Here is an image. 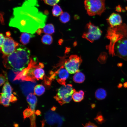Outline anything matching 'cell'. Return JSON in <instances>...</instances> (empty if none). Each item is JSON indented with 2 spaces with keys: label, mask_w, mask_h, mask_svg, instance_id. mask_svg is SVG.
I'll list each match as a JSON object with an SVG mask.
<instances>
[{
  "label": "cell",
  "mask_w": 127,
  "mask_h": 127,
  "mask_svg": "<svg viewBox=\"0 0 127 127\" xmlns=\"http://www.w3.org/2000/svg\"><path fill=\"white\" fill-rule=\"evenodd\" d=\"M37 0H25L22 5L14 8L9 26L16 28L21 32L34 34L45 26L47 16L40 11Z\"/></svg>",
  "instance_id": "6da1fadb"
},
{
  "label": "cell",
  "mask_w": 127,
  "mask_h": 127,
  "mask_svg": "<svg viewBox=\"0 0 127 127\" xmlns=\"http://www.w3.org/2000/svg\"><path fill=\"white\" fill-rule=\"evenodd\" d=\"M106 37L110 40L109 44L106 46L110 55L115 56L114 46L119 40L127 37V27L123 24L115 27L109 26L107 28Z\"/></svg>",
  "instance_id": "7a4b0ae2"
},
{
  "label": "cell",
  "mask_w": 127,
  "mask_h": 127,
  "mask_svg": "<svg viewBox=\"0 0 127 127\" xmlns=\"http://www.w3.org/2000/svg\"><path fill=\"white\" fill-rule=\"evenodd\" d=\"M3 57L4 66L8 69L20 71L27 67L19 57L15 51L9 55H3Z\"/></svg>",
  "instance_id": "3957f363"
},
{
  "label": "cell",
  "mask_w": 127,
  "mask_h": 127,
  "mask_svg": "<svg viewBox=\"0 0 127 127\" xmlns=\"http://www.w3.org/2000/svg\"><path fill=\"white\" fill-rule=\"evenodd\" d=\"M84 7L89 15L100 16L106 9L105 0H85Z\"/></svg>",
  "instance_id": "277c9868"
},
{
  "label": "cell",
  "mask_w": 127,
  "mask_h": 127,
  "mask_svg": "<svg viewBox=\"0 0 127 127\" xmlns=\"http://www.w3.org/2000/svg\"><path fill=\"white\" fill-rule=\"evenodd\" d=\"M76 91L71 84L63 85L57 90V93L54 97L61 105L69 103L71 100L72 95Z\"/></svg>",
  "instance_id": "5b68a950"
},
{
  "label": "cell",
  "mask_w": 127,
  "mask_h": 127,
  "mask_svg": "<svg viewBox=\"0 0 127 127\" xmlns=\"http://www.w3.org/2000/svg\"><path fill=\"white\" fill-rule=\"evenodd\" d=\"M86 28L87 32L83 34V38L92 43L100 37L102 32L98 27L89 22L87 24Z\"/></svg>",
  "instance_id": "8992f818"
},
{
  "label": "cell",
  "mask_w": 127,
  "mask_h": 127,
  "mask_svg": "<svg viewBox=\"0 0 127 127\" xmlns=\"http://www.w3.org/2000/svg\"><path fill=\"white\" fill-rule=\"evenodd\" d=\"M82 62L81 58L76 55H71L64 60V66L69 73L73 74L79 71V66Z\"/></svg>",
  "instance_id": "52a82bcc"
},
{
  "label": "cell",
  "mask_w": 127,
  "mask_h": 127,
  "mask_svg": "<svg viewBox=\"0 0 127 127\" xmlns=\"http://www.w3.org/2000/svg\"><path fill=\"white\" fill-rule=\"evenodd\" d=\"M69 73L63 64L56 71H51V75L49 78L51 81L56 79L60 84L65 85L66 81L69 75Z\"/></svg>",
  "instance_id": "ba28073f"
},
{
  "label": "cell",
  "mask_w": 127,
  "mask_h": 127,
  "mask_svg": "<svg viewBox=\"0 0 127 127\" xmlns=\"http://www.w3.org/2000/svg\"><path fill=\"white\" fill-rule=\"evenodd\" d=\"M19 44L10 36L5 37L4 43L0 48L3 55L8 56L15 52Z\"/></svg>",
  "instance_id": "9c48e42d"
},
{
  "label": "cell",
  "mask_w": 127,
  "mask_h": 127,
  "mask_svg": "<svg viewBox=\"0 0 127 127\" xmlns=\"http://www.w3.org/2000/svg\"><path fill=\"white\" fill-rule=\"evenodd\" d=\"M115 56L127 61V38H123L118 41L114 46Z\"/></svg>",
  "instance_id": "30bf717a"
},
{
  "label": "cell",
  "mask_w": 127,
  "mask_h": 127,
  "mask_svg": "<svg viewBox=\"0 0 127 127\" xmlns=\"http://www.w3.org/2000/svg\"><path fill=\"white\" fill-rule=\"evenodd\" d=\"M15 51L21 60L28 67L31 58L30 50L23 45H20L17 48Z\"/></svg>",
  "instance_id": "8fae6325"
},
{
  "label": "cell",
  "mask_w": 127,
  "mask_h": 127,
  "mask_svg": "<svg viewBox=\"0 0 127 127\" xmlns=\"http://www.w3.org/2000/svg\"><path fill=\"white\" fill-rule=\"evenodd\" d=\"M36 84V82L29 81H24L20 84L21 90L25 95H28L34 91L35 86Z\"/></svg>",
  "instance_id": "7c38bea8"
},
{
  "label": "cell",
  "mask_w": 127,
  "mask_h": 127,
  "mask_svg": "<svg viewBox=\"0 0 127 127\" xmlns=\"http://www.w3.org/2000/svg\"><path fill=\"white\" fill-rule=\"evenodd\" d=\"M107 23L111 27H115L122 24V21L121 17L119 14L112 13L107 19Z\"/></svg>",
  "instance_id": "4fadbf2b"
},
{
  "label": "cell",
  "mask_w": 127,
  "mask_h": 127,
  "mask_svg": "<svg viewBox=\"0 0 127 127\" xmlns=\"http://www.w3.org/2000/svg\"><path fill=\"white\" fill-rule=\"evenodd\" d=\"M12 89L7 79L3 86L2 93L10 99L13 95L12 94Z\"/></svg>",
  "instance_id": "5bb4252c"
},
{
  "label": "cell",
  "mask_w": 127,
  "mask_h": 127,
  "mask_svg": "<svg viewBox=\"0 0 127 127\" xmlns=\"http://www.w3.org/2000/svg\"><path fill=\"white\" fill-rule=\"evenodd\" d=\"M33 34L24 32L21 35L20 37V41L24 45L28 44L30 40L35 37Z\"/></svg>",
  "instance_id": "9a60e30c"
},
{
  "label": "cell",
  "mask_w": 127,
  "mask_h": 127,
  "mask_svg": "<svg viewBox=\"0 0 127 127\" xmlns=\"http://www.w3.org/2000/svg\"><path fill=\"white\" fill-rule=\"evenodd\" d=\"M107 95L106 90L102 88H99L96 90L95 93V98L98 100H101L104 99Z\"/></svg>",
  "instance_id": "2e32d148"
},
{
  "label": "cell",
  "mask_w": 127,
  "mask_h": 127,
  "mask_svg": "<svg viewBox=\"0 0 127 127\" xmlns=\"http://www.w3.org/2000/svg\"><path fill=\"white\" fill-rule=\"evenodd\" d=\"M84 92L82 90L78 91H75L72 95V98L73 101L77 102L82 101L84 98Z\"/></svg>",
  "instance_id": "e0dca14e"
},
{
  "label": "cell",
  "mask_w": 127,
  "mask_h": 127,
  "mask_svg": "<svg viewBox=\"0 0 127 127\" xmlns=\"http://www.w3.org/2000/svg\"><path fill=\"white\" fill-rule=\"evenodd\" d=\"M85 79L84 74L79 71L76 72L73 77V79L76 83H81L83 82Z\"/></svg>",
  "instance_id": "ac0fdd59"
},
{
  "label": "cell",
  "mask_w": 127,
  "mask_h": 127,
  "mask_svg": "<svg viewBox=\"0 0 127 127\" xmlns=\"http://www.w3.org/2000/svg\"><path fill=\"white\" fill-rule=\"evenodd\" d=\"M42 31V32L47 34H52L55 32L54 26L51 24H48L44 26Z\"/></svg>",
  "instance_id": "d6986e66"
},
{
  "label": "cell",
  "mask_w": 127,
  "mask_h": 127,
  "mask_svg": "<svg viewBox=\"0 0 127 127\" xmlns=\"http://www.w3.org/2000/svg\"><path fill=\"white\" fill-rule=\"evenodd\" d=\"M45 91V88L41 84L36 85L34 89V94L38 96H40L44 94Z\"/></svg>",
  "instance_id": "ffe728a7"
},
{
  "label": "cell",
  "mask_w": 127,
  "mask_h": 127,
  "mask_svg": "<svg viewBox=\"0 0 127 127\" xmlns=\"http://www.w3.org/2000/svg\"><path fill=\"white\" fill-rule=\"evenodd\" d=\"M27 100L30 105H36L37 102V99L36 97L32 93H30L27 97Z\"/></svg>",
  "instance_id": "44dd1931"
},
{
  "label": "cell",
  "mask_w": 127,
  "mask_h": 127,
  "mask_svg": "<svg viewBox=\"0 0 127 127\" xmlns=\"http://www.w3.org/2000/svg\"><path fill=\"white\" fill-rule=\"evenodd\" d=\"M53 39L52 37L48 34L44 35L41 38L42 42L44 44L49 45L52 43Z\"/></svg>",
  "instance_id": "7402d4cb"
},
{
  "label": "cell",
  "mask_w": 127,
  "mask_h": 127,
  "mask_svg": "<svg viewBox=\"0 0 127 127\" xmlns=\"http://www.w3.org/2000/svg\"><path fill=\"white\" fill-rule=\"evenodd\" d=\"M63 13L62 10L59 5L56 4L53 6L52 10V13L53 16H58Z\"/></svg>",
  "instance_id": "603a6c76"
},
{
  "label": "cell",
  "mask_w": 127,
  "mask_h": 127,
  "mask_svg": "<svg viewBox=\"0 0 127 127\" xmlns=\"http://www.w3.org/2000/svg\"><path fill=\"white\" fill-rule=\"evenodd\" d=\"M10 102L9 98L6 96L3 93H1L0 95V104L5 107H8Z\"/></svg>",
  "instance_id": "cb8c5ba5"
},
{
  "label": "cell",
  "mask_w": 127,
  "mask_h": 127,
  "mask_svg": "<svg viewBox=\"0 0 127 127\" xmlns=\"http://www.w3.org/2000/svg\"><path fill=\"white\" fill-rule=\"evenodd\" d=\"M60 22L64 23L68 22L70 19L69 14L67 12H63L60 15L59 18Z\"/></svg>",
  "instance_id": "d4e9b609"
},
{
  "label": "cell",
  "mask_w": 127,
  "mask_h": 127,
  "mask_svg": "<svg viewBox=\"0 0 127 127\" xmlns=\"http://www.w3.org/2000/svg\"><path fill=\"white\" fill-rule=\"evenodd\" d=\"M9 70L8 73V78L12 83H14L15 79L19 71H17L12 69Z\"/></svg>",
  "instance_id": "484cf974"
},
{
  "label": "cell",
  "mask_w": 127,
  "mask_h": 127,
  "mask_svg": "<svg viewBox=\"0 0 127 127\" xmlns=\"http://www.w3.org/2000/svg\"><path fill=\"white\" fill-rule=\"evenodd\" d=\"M99 124H101L105 121L103 117L100 112H98L94 119Z\"/></svg>",
  "instance_id": "4316f807"
},
{
  "label": "cell",
  "mask_w": 127,
  "mask_h": 127,
  "mask_svg": "<svg viewBox=\"0 0 127 127\" xmlns=\"http://www.w3.org/2000/svg\"><path fill=\"white\" fill-rule=\"evenodd\" d=\"M28 108L25 109L23 112V115L24 119L26 118L30 117L34 113V112L28 106Z\"/></svg>",
  "instance_id": "83f0119b"
},
{
  "label": "cell",
  "mask_w": 127,
  "mask_h": 127,
  "mask_svg": "<svg viewBox=\"0 0 127 127\" xmlns=\"http://www.w3.org/2000/svg\"><path fill=\"white\" fill-rule=\"evenodd\" d=\"M4 75L2 74L0 75V86H1L3 85L8 79V78L7 76V75L6 72L4 71Z\"/></svg>",
  "instance_id": "f1b7e54d"
},
{
  "label": "cell",
  "mask_w": 127,
  "mask_h": 127,
  "mask_svg": "<svg viewBox=\"0 0 127 127\" xmlns=\"http://www.w3.org/2000/svg\"><path fill=\"white\" fill-rule=\"evenodd\" d=\"M43 0L45 3L50 6H54L60 0Z\"/></svg>",
  "instance_id": "f546056e"
},
{
  "label": "cell",
  "mask_w": 127,
  "mask_h": 127,
  "mask_svg": "<svg viewBox=\"0 0 127 127\" xmlns=\"http://www.w3.org/2000/svg\"><path fill=\"white\" fill-rule=\"evenodd\" d=\"M0 48L1 47L3 44L5 40V37L4 36L3 34L0 33Z\"/></svg>",
  "instance_id": "4dcf8cb0"
},
{
  "label": "cell",
  "mask_w": 127,
  "mask_h": 127,
  "mask_svg": "<svg viewBox=\"0 0 127 127\" xmlns=\"http://www.w3.org/2000/svg\"><path fill=\"white\" fill-rule=\"evenodd\" d=\"M83 127H98L94 123L90 122L86 123Z\"/></svg>",
  "instance_id": "1f68e13d"
},
{
  "label": "cell",
  "mask_w": 127,
  "mask_h": 127,
  "mask_svg": "<svg viewBox=\"0 0 127 127\" xmlns=\"http://www.w3.org/2000/svg\"><path fill=\"white\" fill-rule=\"evenodd\" d=\"M17 100L16 97L13 94L10 98V102H14L17 101Z\"/></svg>",
  "instance_id": "d6a6232c"
},
{
  "label": "cell",
  "mask_w": 127,
  "mask_h": 127,
  "mask_svg": "<svg viewBox=\"0 0 127 127\" xmlns=\"http://www.w3.org/2000/svg\"><path fill=\"white\" fill-rule=\"evenodd\" d=\"M116 10L117 12H120L122 10V8L119 5L116 7Z\"/></svg>",
  "instance_id": "836d02e7"
},
{
  "label": "cell",
  "mask_w": 127,
  "mask_h": 127,
  "mask_svg": "<svg viewBox=\"0 0 127 127\" xmlns=\"http://www.w3.org/2000/svg\"><path fill=\"white\" fill-rule=\"evenodd\" d=\"M42 32V30L41 28L38 29L36 32L37 34L39 35H40Z\"/></svg>",
  "instance_id": "e575fe53"
},
{
  "label": "cell",
  "mask_w": 127,
  "mask_h": 127,
  "mask_svg": "<svg viewBox=\"0 0 127 127\" xmlns=\"http://www.w3.org/2000/svg\"><path fill=\"white\" fill-rule=\"evenodd\" d=\"M123 86V84L121 83H119L117 86V87L118 88H121Z\"/></svg>",
  "instance_id": "d590c367"
},
{
  "label": "cell",
  "mask_w": 127,
  "mask_h": 127,
  "mask_svg": "<svg viewBox=\"0 0 127 127\" xmlns=\"http://www.w3.org/2000/svg\"><path fill=\"white\" fill-rule=\"evenodd\" d=\"M41 112L39 110H37L35 112V113L37 115H39L41 114Z\"/></svg>",
  "instance_id": "8d00e7d4"
},
{
  "label": "cell",
  "mask_w": 127,
  "mask_h": 127,
  "mask_svg": "<svg viewBox=\"0 0 127 127\" xmlns=\"http://www.w3.org/2000/svg\"><path fill=\"white\" fill-rule=\"evenodd\" d=\"M124 87L125 88H127V81L124 82L123 84Z\"/></svg>",
  "instance_id": "74e56055"
},
{
  "label": "cell",
  "mask_w": 127,
  "mask_h": 127,
  "mask_svg": "<svg viewBox=\"0 0 127 127\" xmlns=\"http://www.w3.org/2000/svg\"><path fill=\"white\" fill-rule=\"evenodd\" d=\"M6 35L7 36H9L10 34L9 32H7L6 33Z\"/></svg>",
  "instance_id": "f35d334b"
},
{
  "label": "cell",
  "mask_w": 127,
  "mask_h": 127,
  "mask_svg": "<svg viewBox=\"0 0 127 127\" xmlns=\"http://www.w3.org/2000/svg\"><path fill=\"white\" fill-rule=\"evenodd\" d=\"M14 126L15 127H18L19 125L17 123H15L14 124Z\"/></svg>",
  "instance_id": "ab89813d"
},
{
  "label": "cell",
  "mask_w": 127,
  "mask_h": 127,
  "mask_svg": "<svg viewBox=\"0 0 127 127\" xmlns=\"http://www.w3.org/2000/svg\"><path fill=\"white\" fill-rule=\"evenodd\" d=\"M56 109V107H52L51 108V110L52 111H54Z\"/></svg>",
  "instance_id": "60d3db41"
},
{
  "label": "cell",
  "mask_w": 127,
  "mask_h": 127,
  "mask_svg": "<svg viewBox=\"0 0 127 127\" xmlns=\"http://www.w3.org/2000/svg\"><path fill=\"white\" fill-rule=\"evenodd\" d=\"M95 106V104H93L92 105V108H94Z\"/></svg>",
  "instance_id": "b9f144b4"
},
{
  "label": "cell",
  "mask_w": 127,
  "mask_h": 127,
  "mask_svg": "<svg viewBox=\"0 0 127 127\" xmlns=\"http://www.w3.org/2000/svg\"></svg>",
  "instance_id": "7bdbcfd3"
}]
</instances>
